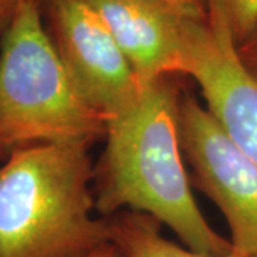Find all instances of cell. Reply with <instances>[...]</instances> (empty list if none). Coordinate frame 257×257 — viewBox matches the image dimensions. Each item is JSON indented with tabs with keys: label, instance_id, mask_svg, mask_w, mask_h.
<instances>
[{
	"label": "cell",
	"instance_id": "8992f818",
	"mask_svg": "<svg viewBox=\"0 0 257 257\" xmlns=\"http://www.w3.org/2000/svg\"><path fill=\"white\" fill-rule=\"evenodd\" d=\"M104 20L143 86L187 73L193 40L206 19L163 0H87Z\"/></svg>",
	"mask_w": 257,
	"mask_h": 257
},
{
	"label": "cell",
	"instance_id": "9c48e42d",
	"mask_svg": "<svg viewBox=\"0 0 257 257\" xmlns=\"http://www.w3.org/2000/svg\"><path fill=\"white\" fill-rule=\"evenodd\" d=\"M207 18L221 23L241 45L257 26V0H203Z\"/></svg>",
	"mask_w": 257,
	"mask_h": 257
},
{
	"label": "cell",
	"instance_id": "30bf717a",
	"mask_svg": "<svg viewBox=\"0 0 257 257\" xmlns=\"http://www.w3.org/2000/svg\"><path fill=\"white\" fill-rule=\"evenodd\" d=\"M236 47L241 63L246 66L250 73L257 77V26L250 33V36Z\"/></svg>",
	"mask_w": 257,
	"mask_h": 257
},
{
	"label": "cell",
	"instance_id": "7a4b0ae2",
	"mask_svg": "<svg viewBox=\"0 0 257 257\" xmlns=\"http://www.w3.org/2000/svg\"><path fill=\"white\" fill-rule=\"evenodd\" d=\"M90 147L43 145L0 167V257H87L110 243L94 217Z\"/></svg>",
	"mask_w": 257,
	"mask_h": 257
},
{
	"label": "cell",
	"instance_id": "7c38bea8",
	"mask_svg": "<svg viewBox=\"0 0 257 257\" xmlns=\"http://www.w3.org/2000/svg\"><path fill=\"white\" fill-rule=\"evenodd\" d=\"M18 6L19 0H0V43L13 22Z\"/></svg>",
	"mask_w": 257,
	"mask_h": 257
},
{
	"label": "cell",
	"instance_id": "3957f363",
	"mask_svg": "<svg viewBox=\"0 0 257 257\" xmlns=\"http://www.w3.org/2000/svg\"><path fill=\"white\" fill-rule=\"evenodd\" d=\"M107 119L77 93L36 0H19L0 43V159L43 145L90 147Z\"/></svg>",
	"mask_w": 257,
	"mask_h": 257
},
{
	"label": "cell",
	"instance_id": "52a82bcc",
	"mask_svg": "<svg viewBox=\"0 0 257 257\" xmlns=\"http://www.w3.org/2000/svg\"><path fill=\"white\" fill-rule=\"evenodd\" d=\"M186 76L197 83L206 107L230 138L257 163V77L241 63L221 23L207 18L200 25Z\"/></svg>",
	"mask_w": 257,
	"mask_h": 257
},
{
	"label": "cell",
	"instance_id": "4fadbf2b",
	"mask_svg": "<svg viewBox=\"0 0 257 257\" xmlns=\"http://www.w3.org/2000/svg\"><path fill=\"white\" fill-rule=\"evenodd\" d=\"M87 257H121L120 253L117 251V248L114 247L111 243H107L104 246H101L100 248L94 250L92 254H89Z\"/></svg>",
	"mask_w": 257,
	"mask_h": 257
},
{
	"label": "cell",
	"instance_id": "5b68a950",
	"mask_svg": "<svg viewBox=\"0 0 257 257\" xmlns=\"http://www.w3.org/2000/svg\"><path fill=\"white\" fill-rule=\"evenodd\" d=\"M49 36L77 93L109 120L133 107L145 87L111 32L87 0H50Z\"/></svg>",
	"mask_w": 257,
	"mask_h": 257
},
{
	"label": "cell",
	"instance_id": "277c9868",
	"mask_svg": "<svg viewBox=\"0 0 257 257\" xmlns=\"http://www.w3.org/2000/svg\"><path fill=\"white\" fill-rule=\"evenodd\" d=\"M177 120L193 184L221 211L231 247L257 257V163L190 94H180Z\"/></svg>",
	"mask_w": 257,
	"mask_h": 257
},
{
	"label": "cell",
	"instance_id": "6da1fadb",
	"mask_svg": "<svg viewBox=\"0 0 257 257\" xmlns=\"http://www.w3.org/2000/svg\"><path fill=\"white\" fill-rule=\"evenodd\" d=\"M180 93L172 77L150 83L128 110L107 120L106 146L94 165L100 217L145 213L175 231L184 247L209 256L231 250L204 219L192 193L179 136Z\"/></svg>",
	"mask_w": 257,
	"mask_h": 257
},
{
	"label": "cell",
	"instance_id": "8fae6325",
	"mask_svg": "<svg viewBox=\"0 0 257 257\" xmlns=\"http://www.w3.org/2000/svg\"><path fill=\"white\" fill-rule=\"evenodd\" d=\"M37 3L43 8L46 3H49L50 0H36ZM166 3L175 6L176 9L182 10L186 15L193 16V18L206 19L207 18V12L204 8L203 0H163Z\"/></svg>",
	"mask_w": 257,
	"mask_h": 257
},
{
	"label": "cell",
	"instance_id": "ba28073f",
	"mask_svg": "<svg viewBox=\"0 0 257 257\" xmlns=\"http://www.w3.org/2000/svg\"><path fill=\"white\" fill-rule=\"evenodd\" d=\"M109 221L110 243L121 257H254L231 248L223 256H209L182 247L167 240L160 231L162 223L138 211H119Z\"/></svg>",
	"mask_w": 257,
	"mask_h": 257
}]
</instances>
